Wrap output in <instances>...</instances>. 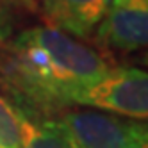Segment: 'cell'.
<instances>
[{
	"mask_svg": "<svg viewBox=\"0 0 148 148\" xmlns=\"http://www.w3.org/2000/svg\"><path fill=\"white\" fill-rule=\"evenodd\" d=\"M111 68L100 52L48 25L22 29L0 45V89L27 118H56L75 93Z\"/></svg>",
	"mask_w": 148,
	"mask_h": 148,
	"instance_id": "6da1fadb",
	"label": "cell"
},
{
	"mask_svg": "<svg viewBox=\"0 0 148 148\" xmlns=\"http://www.w3.org/2000/svg\"><path fill=\"white\" fill-rule=\"evenodd\" d=\"M95 107L127 120L145 121L148 116V75L139 68H109L82 86L73 97V107Z\"/></svg>",
	"mask_w": 148,
	"mask_h": 148,
	"instance_id": "7a4b0ae2",
	"label": "cell"
},
{
	"mask_svg": "<svg viewBox=\"0 0 148 148\" xmlns=\"http://www.w3.org/2000/svg\"><path fill=\"white\" fill-rule=\"evenodd\" d=\"M56 118L73 148H125L143 123L91 109H68Z\"/></svg>",
	"mask_w": 148,
	"mask_h": 148,
	"instance_id": "3957f363",
	"label": "cell"
},
{
	"mask_svg": "<svg viewBox=\"0 0 148 148\" xmlns=\"http://www.w3.org/2000/svg\"><path fill=\"white\" fill-rule=\"evenodd\" d=\"M95 45L105 52L130 54L146 47L148 2H111L93 34Z\"/></svg>",
	"mask_w": 148,
	"mask_h": 148,
	"instance_id": "277c9868",
	"label": "cell"
},
{
	"mask_svg": "<svg viewBox=\"0 0 148 148\" xmlns=\"http://www.w3.org/2000/svg\"><path fill=\"white\" fill-rule=\"evenodd\" d=\"M111 0H41L45 25L73 39H89L103 20Z\"/></svg>",
	"mask_w": 148,
	"mask_h": 148,
	"instance_id": "5b68a950",
	"label": "cell"
},
{
	"mask_svg": "<svg viewBox=\"0 0 148 148\" xmlns=\"http://www.w3.org/2000/svg\"><path fill=\"white\" fill-rule=\"evenodd\" d=\"M18 118L22 129L20 148H73L57 118H27L20 112Z\"/></svg>",
	"mask_w": 148,
	"mask_h": 148,
	"instance_id": "8992f818",
	"label": "cell"
},
{
	"mask_svg": "<svg viewBox=\"0 0 148 148\" xmlns=\"http://www.w3.org/2000/svg\"><path fill=\"white\" fill-rule=\"evenodd\" d=\"M36 7L34 0H0V45L18 32L27 18L36 13Z\"/></svg>",
	"mask_w": 148,
	"mask_h": 148,
	"instance_id": "52a82bcc",
	"label": "cell"
},
{
	"mask_svg": "<svg viewBox=\"0 0 148 148\" xmlns=\"http://www.w3.org/2000/svg\"><path fill=\"white\" fill-rule=\"evenodd\" d=\"M0 146L20 148L22 146V129L14 107L0 95Z\"/></svg>",
	"mask_w": 148,
	"mask_h": 148,
	"instance_id": "ba28073f",
	"label": "cell"
},
{
	"mask_svg": "<svg viewBox=\"0 0 148 148\" xmlns=\"http://www.w3.org/2000/svg\"><path fill=\"white\" fill-rule=\"evenodd\" d=\"M125 148H148V132H146V123L143 121L139 129L134 132V136L125 145Z\"/></svg>",
	"mask_w": 148,
	"mask_h": 148,
	"instance_id": "9c48e42d",
	"label": "cell"
},
{
	"mask_svg": "<svg viewBox=\"0 0 148 148\" xmlns=\"http://www.w3.org/2000/svg\"><path fill=\"white\" fill-rule=\"evenodd\" d=\"M111 2H148V0H111Z\"/></svg>",
	"mask_w": 148,
	"mask_h": 148,
	"instance_id": "30bf717a",
	"label": "cell"
},
{
	"mask_svg": "<svg viewBox=\"0 0 148 148\" xmlns=\"http://www.w3.org/2000/svg\"><path fill=\"white\" fill-rule=\"evenodd\" d=\"M0 148H4V146H0Z\"/></svg>",
	"mask_w": 148,
	"mask_h": 148,
	"instance_id": "8fae6325",
	"label": "cell"
}]
</instances>
